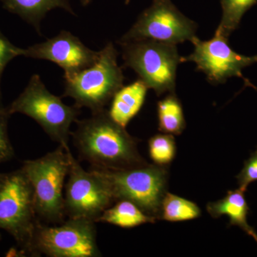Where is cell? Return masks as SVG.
<instances>
[{
    "label": "cell",
    "instance_id": "1",
    "mask_svg": "<svg viewBox=\"0 0 257 257\" xmlns=\"http://www.w3.org/2000/svg\"><path fill=\"white\" fill-rule=\"evenodd\" d=\"M76 123L71 137L79 157L92 167L120 170L147 163L139 152L136 139L115 122L106 109Z\"/></svg>",
    "mask_w": 257,
    "mask_h": 257
},
{
    "label": "cell",
    "instance_id": "2",
    "mask_svg": "<svg viewBox=\"0 0 257 257\" xmlns=\"http://www.w3.org/2000/svg\"><path fill=\"white\" fill-rule=\"evenodd\" d=\"M71 150L59 145L53 152L23 162V169L33 189L35 207L42 222L57 224L65 220V180L71 165Z\"/></svg>",
    "mask_w": 257,
    "mask_h": 257
},
{
    "label": "cell",
    "instance_id": "3",
    "mask_svg": "<svg viewBox=\"0 0 257 257\" xmlns=\"http://www.w3.org/2000/svg\"><path fill=\"white\" fill-rule=\"evenodd\" d=\"M117 57L118 52L113 44H106L92 66L64 77L62 97L72 98L74 105L79 109L88 108L92 113L105 109L124 83V74Z\"/></svg>",
    "mask_w": 257,
    "mask_h": 257
},
{
    "label": "cell",
    "instance_id": "4",
    "mask_svg": "<svg viewBox=\"0 0 257 257\" xmlns=\"http://www.w3.org/2000/svg\"><path fill=\"white\" fill-rule=\"evenodd\" d=\"M10 114L20 113L32 118L53 141L69 150L70 127L80 109L64 104L47 89L38 74H33L23 92L7 108Z\"/></svg>",
    "mask_w": 257,
    "mask_h": 257
},
{
    "label": "cell",
    "instance_id": "5",
    "mask_svg": "<svg viewBox=\"0 0 257 257\" xmlns=\"http://www.w3.org/2000/svg\"><path fill=\"white\" fill-rule=\"evenodd\" d=\"M39 221L33 189L23 169L0 173V229L13 236L20 253L28 254Z\"/></svg>",
    "mask_w": 257,
    "mask_h": 257
},
{
    "label": "cell",
    "instance_id": "6",
    "mask_svg": "<svg viewBox=\"0 0 257 257\" xmlns=\"http://www.w3.org/2000/svg\"><path fill=\"white\" fill-rule=\"evenodd\" d=\"M91 169L107 183L116 202L130 201L148 215L160 219L161 205L167 192L168 173L165 167L145 163L125 170Z\"/></svg>",
    "mask_w": 257,
    "mask_h": 257
},
{
    "label": "cell",
    "instance_id": "7",
    "mask_svg": "<svg viewBox=\"0 0 257 257\" xmlns=\"http://www.w3.org/2000/svg\"><path fill=\"white\" fill-rule=\"evenodd\" d=\"M95 221L68 218L57 224L39 221L32 235L28 254L50 257H99Z\"/></svg>",
    "mask_w": 257,
    "mask_h": 257
},
{
    "label": "cell",
    "instance_id": "8",
    "mask_svg": "<svg viewBox=\"0 0 257 257\" xmlns=\"http://www.w3.org/2000/svg\"><path fill=\"white\" fill-rule=\"evenodd\" d=\"M124 65L133 69L157 95L175 93L177 67L182 57L177 45L155 40L119 42Z\"/></svg>",
    "mask_w": 257,
    "mask_h": 257
},
{
    "label": "cell",
    "instance_id": "9",
    "mask_svg": "<svg viewBox=\"0 0 257 257\" xmlns=\"http://www.w3.org/2000/svg\"><path fill=\"white\" fill-rule=\"evenodd\" d=\"M197 25L182 14L171 0H153L119 42L155 40L176 45L192 42Z\"/></svg>",
    "mask_w": 257,
    "mask_h": 257
},
{
    "label": "cell",
    "instance_id": "10",
    "mask_svg": "<svg viewBox=\"0 0 257 257\" xmlns=\"http://www.w3.org/2000/svg\"><path fill=\"white\" fill-rule=\"evenodd\" d=\"M64 188L67 218H84L96 223L102 213L116 202L105 181L92 169L84 170L73 155Z\"/></svg>",
    "mask_w": 257,
    "mask_h": 257
},
{
    "label": "cell",
    "instance_id": "11",
    "mask_svg": "<svg viewBox=\"0 0 257 257\" xmlns=\"http://www.w3.org/2000/svg\"><path fill=\"white\" fill-rule=\"evenodd\" d=\"M194 51L182 57L181 62H193L197 70L207 75L212 84H221L230 77H242L245 67L257 63V55L245 56L234 52L228 44V39L215 32L214 37L202 41L197 36L192 40Z\"/></svg>",
    "mask_w": 257,
    "mask_h": 257
},
{
    "label": "cell",
    "instance_id": "12",
    "mask_svg": "<svg viewBox=\"0 0 257 257\" xmlns=\"http://www.w3.org/2000/svg\"><path fill=\"white\" fill-rule=\"evenodd\" d=\"M99 54V51L85 46L71 32L62 30L47 41L24 49L23 56L54 62L63 69L64 77H68L92 66Z\"/></svg>",
    "mask_w": 257,
    "mask_h": 257
},
{
    "label": "cell",
    "instance_id": "13",
    "mask_svg": "<svg viewBox=\"0 0 257 257\" xmlns=\"http://www.w3.org/2000/svg\"><path fill=\"white\" fill-rule=\"evenodd\" d=\"M244 193V191L239 188L234 191H228L223 199L216 202H209L207 209L210 216L215 219L221 216H227L229 218V225L238 226L257 243V233L248 223L249 207Z\"/></svg>",
    "mask_w": 257,
    "mask_h": 257
},
{
    "label": "cell",
    "instance_id": "14",
    "mask_svg": "<svg viewBox=\"0 0 257 257\" xmlns=\"http://www.w3.org/2000/svg\"><path fill=\"white\" fill-rule=\"evenodd\" d=\"M148 89L140 79L127 86H123L111 99L108 110L109 116L115 122L126 128L143 107Z\"/></svg>",
    "mask_w": 257,
    "mask_h": 257
},
{
    "label": "cell",
    "instance_id": "15",
    "mask_svg": "<svg viewBox=\"0 0 257 257\" xmlns=\"http://www.w3.org/2000/svg\"><path fill=\"white\" fill-rule=\"evenodd\" d=\"M5 10L18 15L41 35L42 20L50 10L61 8L74 14L70 0H1Z\"/></svg>",
    "mask_w": 257,
    "mask_h": 257
},
{
    "label": "cell",
    "instance_id": "16",
    "mask_svg": "<svg viewBox=\"0 0 257 257\" xmlns=\"http://www.w3.org/2000/svg\"><path fill=\"white\" fill-rule=\"evenodd\" d=\"M156 220V218L144 212L133 202L121 199L106 209L99 216L97 222L107 223L128 229L140 225L153 224Z\"/></svg>",
    "mask_w": 257,
    "mask_h": 257
},
{
    "label": "cell",
    "instance_id": "17",
    "mask_svg": "<svg viewBox=\"0 0 257 257\" xmlns=\"http://www.w3.org/2000/svg\"><path fill=\"white\" fill-rule=\"evenodd\" d=\"M159 130L170 135H181L186 127L183 108L175 93H170L157 104Z\"/></svg>",
    "mask_w": 257,
    "mask_h": 257
},
{
    "label": "cell",
    "instance_id": "18",
    "mask_svg": "<svg viewBox=\"0 0 257 257\" xmlns=\"http://www.w3.org/2000/svg\"><path fill=\"white\" fill-rule=\"evenodd\" d=\"M201 216L197 204L174 194L167 192L161 205L160 219L179 222L197 219Z\"/></svg>",
    "mask_w": 257,
    "mask_h": 257
},
{
    "label": "cell",
    "instance_id": "19",
    "mask_svg": "<svg viewBox=\"0 0 257 257\" xmlns=\"http://www.w3.org/2000/svg\"><path fill=\"white\" fill-rule=\"evenodd\" d=\"M256 3L257 0H221L222 17L216 32L229 39L239 28L243 15Z\"/></svg>",
    "mask_w": 257,
    "mask_h": 257
},
{
    "label": "cell",
    "instance_id": "20",
    "mask_svg": "<svg viewBox=\"0 0 257 257\" xmlns=\"http://www.w3.org/2000/svg\"><path fill=\"white\" fill-rule=\"evenodd\" d=\"M149 153L155 165L165 167L175 159L177 148L173 135L158 134L149 140Z\"/></svg>",
    "mask_w": 257,
    "mask_h": 257
},
{
    "label": "cell",
    "instance_id": "21",
    "mask_svg": "<svg viewBox=\"0 0 257 257\" xmlns=\"http://www.w3.org/2000/svg\"><path fill=\"white\" fill-rule=\"evenodd\" d=\"M11 114L7 108L0 110V164L8 162L15 156L13 145L8 136V119Z\"/></svg>",
    "mask_w": 257,
    "mask_h": 257
},
{
    "label": "cell",
    "instance_id": "22",
    "mask_svg": "<svg viewBox=\"0 0 257 257\" xmlns=\"http://www.w3.org/2000/svg\"><path fill=\"white\" fill-rule=\"evenodd\" d=\"M24 49L15 46L0 32V83L5 67L15 57L23 56ZM1 95V91H0Z\"/></svg>",
    "mask_w": 257,
    "mask_h": 257
},
{
    "label": "cell",
    "instance_id": "23",
    "mask_svg": "<svg viewBox=\"0 0 257 257\" xmlns=\"http://www.w3.org/2000/svg\"><path fill=\"white\" fill-rule=\"evenodd\" d=\"M239 188L246 192L250 184L257 181V150L251 157L245 161L244 165L239 175L236 176Z\"/></svg>",
    "mask_w": 257,
    "mask_h": 257
},
{
    "label": "cell",
    "instance_id": "24",
    "mask_svg": "<svg viewBox=\"0 0 257 257\" xmlns=\"http://www.w3.org/2000/svg\"><path fill=\"white\" fill-rule=\"evenodd\" d=\"M92 1V0H80L81 3H82L83 6H87Z\"/></svg>",
    "mask_w": 257,
    "mask_h": 257
},
{
    "label": "cell",
    "instance_id": "25",
    "mask_svg": "<svg viewBox=\"0 0 257 257\" xmlns=\"http://www.w3.org/2000/svg\"><path fill=\"white\" fill-rule=\"evenodd\" d=\"M4 109V107H3V105H2L1 95H0V110H1V109Z\"/></svg>",
    "mask_w": 257,
    "mask_h": 257
},
{
    "label": "cell",
    "instance_id": "26",
    "mask_svg": "<svg viewBox=\"0 0 257 257\" xmlns=\"http://www.w3.org/2000/svg\"><path fill=\"white\" fill-rule=\"evenodd\" d=\"M130 1H131V0H126V1H125V4L128 5Z\"/></svg>",
    "mask_w": 257,
    "mask_h": 257
},
{
    "label": "cell",
    "instance_id": "27",
    "mask_svg": "<svg viewBox=\"0 0 257 257\" xmlns=\"http://www.w3.org/2000/svg\"><path fill=\"white\" fill-rule=\"evenodd\" d=\"M0 240H1V234H0Z\"/></svg>",
    "mask_w": 257,
    "mask_h": 257
}]
</instances>
